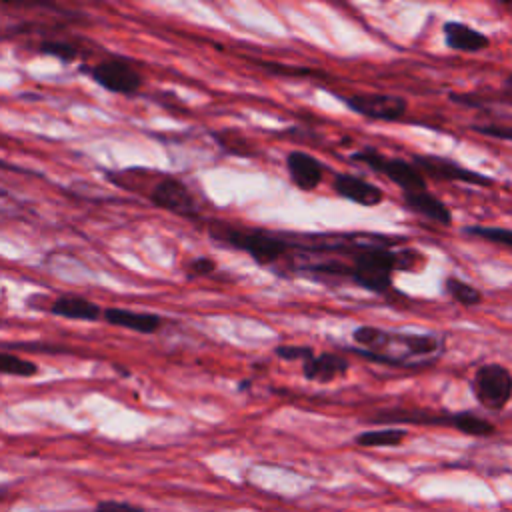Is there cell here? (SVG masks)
I'll use <instances>...</instances> for the list:
<instances>
[{
    "instance_id": "cb8c5ba5",
    "label": "cell",
    "mask_w": 512,
    "mask_h": 512,
    "mask_svg": "<svg viewBox=\"0 0 512 512\" xmlns=\"http://www.w3.org/2000/svg\"><path fill=\"white\" fill-rule=\"evenodd\" d=\"M40 372V366L34 360H28L20 354L0 350V374L16 378H32Z\"/></svg>"
},
{
    "instance_id": "8992f818",
    "label": "cell",
    "mask_w": 512,
    "mask_h": 512,
    "mask_svg": "<svg viewBox=\"0 0 512 512\" xmlns=\"http://www.w3.org/2000/svg\"><path fill=\"white\" fill-rule=\"evenodd\" d=\"M470 388L482 408L500 412L512 400V372L498 362L482 364L476 368Z\"/></svg>"
},
{
    "instance_id": "f546056e",
    "label": "cell",
    "mask_w": 512,
    "mask_h": 512,
    "mask_svg": "<svg viewBox=\"0 0 512 512\" xmlns=\"http://www.w3.org/2000/svg\"><path fill=\"white\" fill-rule=\"evenodd\" d=\"M258 66L262 70H266L268 74H274V76H310L312 70L310 68H298V66H286V64H280V62H258Z\"/></svg>"
},
{
    "instance_id": "d4e9b609",
    "label": "cell",
    "mask_w": 512,
    "mask_h": 512,
    "mask_svg": "<svg viewBox=\"0 0 512 512\" xmlns=\"http://www.w3.org/2000/svg\"><path fill=\"white\" fill-rule=\"evenodd\" d=\"M462 234L474 236L498 246L512 248V228H502V226H466L462 228Z\"/></svg>"
},
{
    "instance_id": "7a4b0ae2",
    "label": "cell",
    "mask_w": 512,
    "mask_h": 512,
    "mask_svg": "<svg viewBox=\"0 0 512 512\" xmlns=\"http://www.w3.org/2000/svg\"><path fill=\"white\" fill-rule=\"evenodd\" d=\"M398 240L390 238L384 244L352 254L348 278L368 292H386L392 286L394 270H414V262L422 260V254L416 250H394Z\"/></svg>"
},
{
    "instance_id": "6da1fadb",
    "label": "cell",
    "mask_w": 512,
    "mask_h": 512,
    "mask_svg": "<svg viewBox=\"0 0 512 512\" xmlns=\"http://www.w3.org/2000/svg\"><path fill=\"white\" fill-rule=\"evenodd\" d=\"M88 22H90L88 14L60 6V4H48V2L0 4V40H14V38L40 40L44 36L70 32L72 26H82Z\"/></svg>"
},
{
    "instance_id": "4fadbf2b",
    "label": "cell",
    "mask_w": 512,
    "mask_h": 512,
    "mask_svg": "<svg viewBox=\"0 0 512 512\" xmlns=\"http://www.w3.org/2000/svg\"><path fill=\"white\" fill-rule=\"evenodd\" d=\"M102 320L110 326L124 328L136 334H156L164 318L154 312H142V310H132V308H120V306H110L102 308Z\"/></svg>"
},
{
    "instance_id": "7402d4cb",
    "label": "cell",
    "mask_w": 512,
    "mask_h": 512,
    "mask_svg": "<svg viewBox=\"0 0 512 512\" xmlns=\"http://www.w3.org/2000/svg\"><path fill=\"white\" fill-rule=\"evenodd\" d=\"M454 430L474 438H488L496 432V426L490 420L478 416L476 412L464 410V412H454Z\"/></svg>"
},
{
    "instance_id": "44dd1931",
    "label": "cell",
    "mask_w": 512,
    "mask_h": 512,
    "mask_svg": "<svg viewBox=\"0 0 512 512\" xmlns=\"http://www.w3.org/2000/svg\"><path fill=\"white\" fill-rule=\"evenodd\" d=\"M210 136L214 138V142H216L226 154L240 156V158H252V156L256 154L252 142H250L240 130L222 128V130L210 132Z\"/></svg>"
},
{
    "instance_id": "277c9868",
    "label": "cell",
    "mask_w": 512,
    "mask_h": 512,
    "mask_svg": "<svg viewBox=\"0 0 512 512\" xmlns=\"http://www.w3.org/2000/svg\"><path fill=\"white\" fill-rule=\"evenodd\" d=\"M82 74H86L96 86L106 92L120 96H134L144 86V76L140 68L126 56L106 52L90 64H80Z\"/></svg>"
},
{
    "instance_id": "ffe728a7",
    "label": "cell",
    "mask_w": 512,
    "mask_h": 512,
    "mask_svg": "<svg viewBox=\"0 0 512 512\" xmlns=\"http://www.w3.org/2000/svg\"><path fill=\"white\" fill-rule=\"evenodd\" d=\"M406 430L404 428H378V430H364L360 434L354 436V444L362 446V448H392V446H400L406 438Z\"/></svg>"
},
{
    "instance_id": "1f68e13d",
    "label": "cell",
    "mask_w": 512,
    "mask_h": 512,
    "mask_svg": "<svg viewBox=\"0 0 512 512\" xmlns=\"http://www.w3.org/2000/svg\"><path fill=\"white\" fill-rule=\"evenodd\" d=\"M238 388H240V390H246V388H250V380H242Z\"/></svg>"
},
{
    "instance_id": "4dcf8cb0",
    "label": "cell",
    "mask_w": 512,
    "mask_h": 512,
    "mask_svg": "<svg viewBox=\"0 0 512 512\" xmlns=\"http://www.w3.org/2000/svg\"><path fill=\"white\" fill-rule=\"evenodd\" d=\"M94 512H144V508L132 504V502H120V500H102L96 504Z\"/></svg>"
},
{
    "instance_id": "9c48e42d",
    "label": "cell",
    "mask_w": 512,
    "mask_h": 512,
    "mask_svg": "<svg viewBox=\"0 0 512 512\" xmlns=\"http://www.w3.org/2000/svg\"><path fill=\"white\" fill-rule=\"evenodd\" d=\"M32 52L40 54V56H50L56 58L62 64H86V60L90 56L96 54V44L86 40V38H78L72 32H62V34H52V36H44L40 40H34L32 44H28Z\"/></svg>"
},
{
    "instance_id": "484cf974",
    "label": "cell",
    "mask_w": 512,
    "mask_h": 512,
    "mask_svg": "<svg viewBox=\"0 0 512 512\" xmlns=\"http://www.w3.org/2000/svg\"><path fill=\"white\" fill-rule=\"evenodd\" d=\"M26 212L28 206L0 184V218H22Z\"/></svg>"
},
{
    "instance_id": "30bf717a",
    "label": "cell",
    "mask_w": 512,
    "mask_h": 512,
    "mask_svg": "<svg viewBox=\"0 0 512 512\" xmlns=\"http://www.w3.org/2000/svg\"><path fill=\"white\" fill-rule=\"evenodd\" d=\"M414 166L420 170V174L424 178H434V180H446V182H464V184H472V186H492L494 180L470 170L450 158H442L436 154H414L412 158Z\"/></svg>"
},
{
    "instance_id": "52a82bcc",
    "label": "cell",
    "mask_w": 512,
    "mask_h": 512,
    "mask_svg": "<svg viewBox=\"0 0 512 512\" xmlns=\"http://www.w3.org/2000/svg\"><path fill=\"white\" fill-rule=\"evenodd\" d=\"M354 162H360L364 166H368L370 170L386 176L390 182H394L402 194H410V192H418V190H426V178L420 174V170L408 162V160H400V158H388L382 152H378L376 148H360L358 152H354L350 156Z\"/></svg>"
},
{
    "instance_id": "9a60e30c",
    "label": "cell",
    "mask_w": 512,
    "mask_h": 512,
    "mask_svg": "<svg viewBox=\"0 0 512 512\" xmlns=\"http://www.w3.org/2000/svg\"><path fill=\"white\" fill-rule=\"evenodd\" d=\"M442 32H444V42L450 50L454 52H464V54H476V52H482L490 46V38L464 24V22H458V20H448L444 22L442 26Z\"/></svg>"
},
{
    "instance_id": "d6a6232c",
    "label": "cell",
    "mask_w": 512,
    "mask_h": 512,
    "mask_svg": "<svg viewBox=\"0 0 512 512\" xmlns=\"http://www.w3.org/2000/svg\"><path fill=\"white\" fill-rule=\"evenodd\" d=\"M2 496H4V488H0V498H2Z\"/></svg>"
},
{
    "instance_id": "5bb4252c",
    "label": "cell",
    "mask_w": 512,
    "mask_h": 512,
    "mask_svg": "<svg viewBox=\"0 0 512 512\" xmlns=\"http://www.w3.org/2000/svg\"><path fill=\"white\" fill-rule=\"evenodd\" d=\"M48 314L64 320L98 322L102 320V308L98 302L80 294H60L48 304Z\"/></svg>"
},
{
    "instance_id": "d6986e66",
    "label": "cell",
    "mask_w": 512,
    "mask_h": 512,
    "mask_svg": "<svg viewBox=\"0 0 512 512\" xmlns=\"http://www.w3.org/2000/svg\"><path fill=\"white\" fill-rule=\"evenodd\" d=\"M392 346L402 348L406 360L410 362L412 356L424 358V356L440 354L442 342H440V338H436L432 334H398V332H392Z\"/></svg>"
},
{
    "instance_id": "ac0fdd59",
    "label": "cell",
    "mask_w": 512,
    "mask_h": 512,
    "mask_svg": "<svg viewBox=\"0 0 512 512\" xmlns=\"http://www.w3.org/2000/svg\"><path fill=\"white\" fill-rule=\"evenodd\" d=\"M448 98L450 102L468 106V108H484L486 104H492V102L512 106V72L502 80V86L498 90L488 88L484 92H450Z\"/></svg>"
},
{
    "instance_id": "7c38bea8",
    "label": "cell",
    "mask_w": 512,
    "mask_h": 512,
    "mask_svg": "<svg viewBox=\"0 0 512 512\" xmlns=\"http://www.w3.org/2000/svg\"><path fill=\"white\" fill-rule=\"evenodd\" d=\"M286 170L290 182L302 192L316 190L324 178V166L320 160L304 150H290L286 154Z\"/></svg>"
},
{
    "instance_id": "e0dca14e",
    "label": "cell",
    "mask_w": 512,
    "mask_h": 512,
    "mask_svg": "<svg viewBox=\"0 0 512 512\" xmlns=\"http://www.w3.org/2000/svg\"><path fill=\"white\" fill-rule=\"evenodd\" d=\"M402 200H404V206L410 212H414V214H418L426 220H432V222L442 224V226L452 224L450 208L440 198H436L428 188L418 190V192H410V194H402Z\"/></svg>"
},
{
    "instance_id": "4316f807",
    "label": "cell",
    "mask_w": 512,
    "mask_h": 512,
    "mask_svg": "<svg viewBox=\"0 0 512 512\" xmlns=\"http://www.w3.org/2000/svg\"><path fill=\"white\" fill-rule=\"evenodd\" d=\"M472 132L494 138V140H506L512 142V124H496V122H488V124H472L470 126Z\"/></svg>"
},
{
    "instance_id": "8fae6325",
    "label": "cell",
    "mask_w": 512,
    "mask_h": 512,
    "mask_svg": "<svg viewBox=\"0 0 512 512\" xmlns=\"http://www.w3.org/2000/svg\"><path fill=\"white\" fill-rule=\"evenodd\" d=\"M332 188L340 198L366 208H374L384 202L382 188L356 174H344V172L336 174L332 180Z\"/></svg>"
},
{
    "instance_id": "ba28073f",
    "label": "cell",
    "mask_w": 512,
    "mask_h": 512,
    "mask_svg": "<svg viewBox=\"0 0 512 512\" xmlns=\"http://www.w3.org/2000/svg\"><path fill=\"white\" fill-rule=\"evenodd\" d=\"M342 102L356 114L382 120V122H396L408 110V100L398 94H382V92H360L342 96Z\"/></svg>"
},
{
    "instance_id": "f1b7e54d",
    "label": "cell",
    "mask_w": 512,
    "mask_h": 512,
    "mask_svg": "<svg viewBox=\"0 0 512 512\" xmlns=\"http://www.w3.org/2000/svg\"><path fill=\"white\" fill-rule=\"evenodd\" d=\"M218 264L210 256H196L186 264V274L190 278H200V276H210L214 274Z\"/></svg>"
},
{
    "instance_id": "3957f363",
    "label": "cell",
    "mask_w": 512,
    "mask_h": 512,
    "mask_svg": "<svg viewBox=\"0 0 512 512\" xmlns=\"http://www.w3.org/2000/svg\"><path fill=\"white\" fill-rule=\"evenodd\" d=\"M206 232L214 242L246 252L260 266L278 262L290 248H294L292 240H286L280 234H270L258 228H242L222 220H206Z\"/></svg>"
},
{
    "instance_id": "83f0119b",
    "label": "cell",
    "mask_w": 512,
    "mask_h": 512,
    "mask_svg": "<svg viewBox=\"0 0 512 512\" xmlns=\"http://www.w3.org/2000/svg\"><path fill=\"white\" fill-rule=\"evenodd\" d=\"M274 354H276L278 358H282V360H288V362H292V360L306 362V360H308V358H312L316 352H314V348H310V346L280 344V346H276V348H274Z\"/></svg>"
},
{
    "instance_id": "603a6c76",
    "label": "cell",
    "mask_w": 512,
    "mask_h": 512,
    "mask_svg": "<svg viewBox=\"0 0 512 512\" xmlns=\"http://www.w3.org/2000/svg\"><path fill=\"white\" fill-rule=\"evenodd\" d=\"M444 290H446V294L454 300V302H458L460 306H466V308H470V306H478L480 302H482V292L476 288V286H472L470 282H466V280H462V278H458V276H454V274H450V276H446V280H444Z\"/></svg>"
},
{
    "instance_id": "5b68a950",
    "label": "cell",
    "mask_w": 512,
    "mask_h": 512,
    "mask_svg": "<svg viewBox=\"0 0 512 512\" xmlns=\"http://www.w3.org/2000/svg\"><path fill=\"white\" fill-rule=\"evenodd\" d=\"M146 198L160 210L174 216L200 222V204L188 184L176 176L160 174L146 192Z\"/></svg>"
},
{
    "instance_id": "2e32d148",
    "label": "cell",
    "mask_w": 512,
    "mask_h": 512,
    "mask_svg": "<svg viewBox=\"0 0 512 512\" xmlns=\"http://www.w3.org/2000/svg\"><path fill=\"white\" fill-rule=\"evenodd\" d=\"M348 372V360L336 352L314 354L306 362H302V374L310 382L328 384Z\"/></svg>"
}]
</instances>
